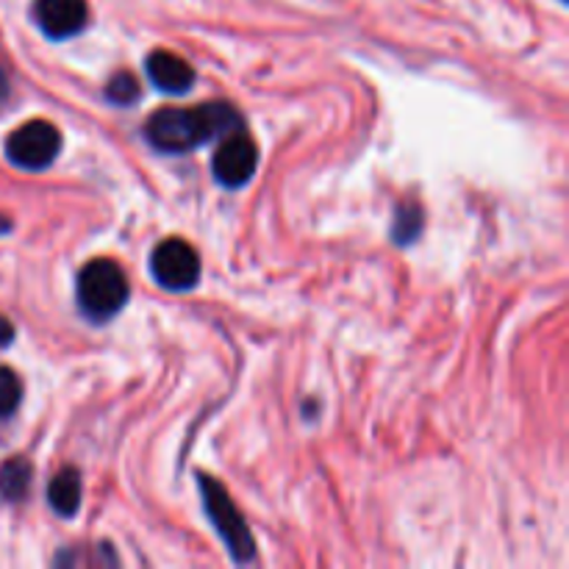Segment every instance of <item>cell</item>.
<instances>
[{"label":"cell","mask_w":569,"mask_h":569,"mask_svg":"<svg viewBox=\"0 0 569 569\" xmlns=\"http://www.w3.org/2000/svg\"><path fill=\"white\" fill-rule=\"evenodd\" d=\"M200 489H203V503L209 511L211 522H214L217 533L222 537V542L228 545L231 556L237 561H250L253 559V537H250L248 526H244L242 515L237 511V506L231 503L226 489L220 487L211 478H200Z\"/></svg>","instance_id":"3957f363"},{"label":"cell","mask_w":569,"mask_h":569,"mask_svg":"<svg viewBox=\"0 0 569 569\" xmlns=\"http://www.w3.org/2000/svg\"><path fill=\"white\" fill-rule=\"evenodd\" d=\"M150 270H153V278L164 289L187 292V289H192L198 283L200 259L192 244H187L183 239H167V242H161L153 250Z\"/></svg>","instance_id":"5b68a950"},{"label":"cell","mask_w":569,"mask_h":569,"mask_svg":"<svg viewBox=\"0 0 569 569\" xmlns=\"http://www.w3.org/2000/svg\"><path fill=\"white\" fill-rule=\"evenodd\" d=\"M139 94H142V89H139V81L131 72H117L109 81V87H106V98L117 106H133Z\"/></svg>","instance_id":"7c38bea8"},{"label":"cell","mask_w":569,"mask_h":569,"mask_svg":"<svg viewBox=\"0 0 569 569\" xmlns=\"http://www.w3.org/2000/svg\"><path fill=\"white\" fill-rule=\"evenodd\" d=\"M11 339H14V328H11V322L6 320V317H0V350H3L6 345H11Z\"/></svg>","instance_id":"5bb4252c"},{"label":"cell","mask_w":569,"mask_h":569,"mask_svg":"<svg viewBox=\"0 0 569 569\" xmlns=\"http://www.w3.org/2000/svg\"><path fill=\"white\" fill-rule=\"evenodd\" d=\"M20 400H22V383L20 378H17V372L9 370V367H0V420L14 415Z\"/></svg>","instance_id":"8fae6325"},{"label":"cell","mask_w":569,"mask_h":569,"mask_svg":"<svg viewBox=\"0 0 569 569\" xmlns=\"http://www.w3.org/2000/svg\"><path fill=\"white\" fill-rule=\"evenodd\" d=\"M6 94V72H3V67H0V98H3Z\"/></svg>","instance_id":"9a60e30c"},{"label":"cell","mask_w":569,"mask_h":569,"mask_svg":"<svg viewBox=\"0 0 569 569\" xmlns=\"http://www.w3.org/2000/svg\"><path fill=\"white\" fill-rule=\"evenodd\" d=\"M31 487V465L26 459H11L0 467V495L11 503L26 498Z\"/></svg>","instance_id":"30bf717a"},{"label":"cell","mask_w":569,"mask_h":569,"mask_svg":"<svg viewBox=\"0 0 569 569\" xmlns=\"http://www.w3.org/2000/svg\"><path fill=\"white\" fill-rule=\"evenodd\" d=\"M256 167H259V148L242 131H233L228 137H222L220 148H217L214 159H211L214 178L228 189L244 187L253 178Z\"/></svg>","instance_id":"8992f818"},{"label":"cell","mask_w":569,"mask_h":569,"mask_svg":"<svg viewBox=\"0 0 569 569\" xmlns=\"http://www.w3.org/2000/svg\"><path fill=\"white\" fill-rule=\"evenodd\" d=\"M392 233L398 242H411V239H417V233H420V211H417V206H403V209L398 211V222H395Z\"/></svg>","instance_id":"4fadbf2b"},{"label":"cell","mask_w":569,"mask_h":569,"mask_svg":"<svg viewBox=\"0 0 569 569\" xmlns=\"http://www.w3.org/2000/svg\"><path fill=\"white\" fill-rule=\"evenodd\" d=\"M48 500L53 506L56 515L72 517L81 509V476H78L72 467L61 470L59 476H53L48 487Z\"/></svg>","instance_id":"9c48e42d"},{"label":"cell","mask_w":569,"mask_h":569,"mask_svg":"<svg viewBox=\"0 0 569 569\" xmlns=\"http://www.w3.org/2000/svg\"><path fill=\"white\" fill-rule=\"evenodd\" d=\"M126 272L109 259H94L78 276V303L92 320H109L126 306Z\"/></svg>","instance_id":"7a4b0ae2"},{"label":"cell","mask_w":569,"mask_h":569,"mask_svg":"<svg viewBox=\"0 0 569 569\" xmlns=\"http://www.w3.org/2000/svg\"><path fill=\"white\" fill-rule=\"evenodd\" d=\"M61 137L48 120H31L6 139V156L20 170H44L59 156Z\"/></svg>","instance_id":"277c9868"},{"label":"cell","mask_w":569,"mask_h":569,"mask_svg":"<svg viewBox=\"0 0 569 569\" xmlns=\"http://www.w3.org/2000/svg\"><path fill=\"white\" fill-rule=\"evenodd\" d=\"M239 131V114L228 103H203L198 109H159L150 114L144 137L156 150L187 153L214 137Z\"/></svg>","instance_id":"6da1fadb"},{"label":"cell","mask_w":569,"mask_h":569,"mask_svg":"<svg viewBox=\"0 0 569 569\" xmlns=\"http://www.w3.org/2000/svg\"><path fill=\"white\" fill-rule=\"evenodd\" d=\"M0 228H9V222H0Z\"/></svg>","instance_id":"2e32d148"},{"label":"cell","mask_w":569,"mask_h":569,"mask_svg":"<svg viewBox=\"0 0 569 569\" xmlns=\"http://www.w3.org/2000/svg\"><path fill=\"white\" fill-rule=\"evenodd\" d=\"M87 0H37L33 20L50 39H70L87 26Z\"/></svg>","instance_id":"52a82bcc"},{"label":"cell","mask_w":569,"mask_h":569,"mask_svg":"<svg viewBox=\"0 0 569 569\" xmlns=\"http://www.w3.org/2000/svg\"><path fill=\"white\" fill-rule=\"evenodd\" d=\"M148 76L153 87L170 94H187L194 83V70L181 59V56L170 53V50H153L148 56Z\"/></svg>","instance_id":"ba28073f"}]
</instances>
